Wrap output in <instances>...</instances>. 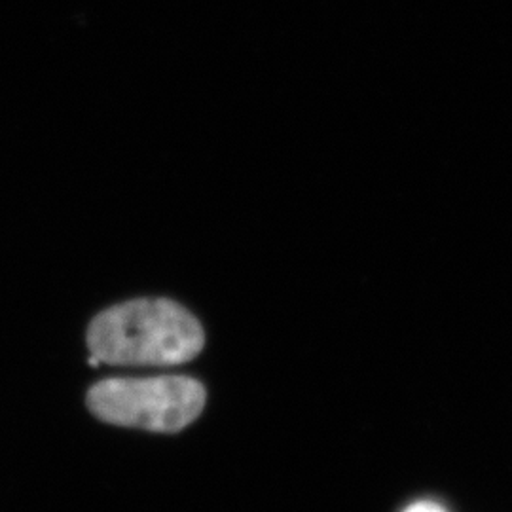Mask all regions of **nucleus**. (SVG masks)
<instances>
[{
  "label": "nucleus",
  "mask_w": 512,
  "mask_h": 512,
  "mask_svg": "<svg viewBox=\"0 0 512 512\" xmlns=\"http://www.w3.org/2000/svg\"><path fill=\"white\" fill-rule=\"evenodd\" d=\"M205 344L200 321L167 298H137L101 311L88 329V348L114 366L183 365Z\"/></svg>",
  "instance_id": "nucleus-1"
},
{
  "label": "nucleus",
  "mask_w": 512,
  "mask_h": 512,
  "mask_svg": "<svg viewBox=\"0 0 512 512\" xmlns=\"http://www.w3.org/2000/svg\"><path fill=\"white\" fill-rule=\"evenodd\" d=\"M205 399V387L188 376L110 378L93 385L88 406L112 425L179 433L200 418Z\"/></svg>",
  "instance_id": "nucleus-2"
},
{
  "label": "nucleus",
  "mask_w": 512,
  "mask_h": 512,
  "mask_svg": "<svg viewBox=\"0 0 512 512\" xmlns=\"http://www.w3.org/2000/svg\"><path fill=\"white\" fill-rule=\"evenodd\" d=\"M403 512H448V509L435 501H418L406 507Z\"/></svg>",
  "instance_id": "nucleus-3"
}]
</instances>
